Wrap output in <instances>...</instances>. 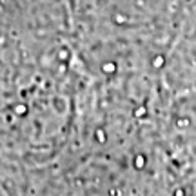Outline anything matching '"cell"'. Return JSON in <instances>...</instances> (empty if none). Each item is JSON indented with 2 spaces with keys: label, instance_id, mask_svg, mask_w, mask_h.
<instances>
[{
  "label": "cell",
  "instance_id": "cell-1",
  "mask_svg": "<svg viewBox=\"0 0 196 196\" xmlns=\"http://www.w3.org/2000/svg\"><path fill=\"white\" fill-rule=\"evenodd\" d=\"M167 124L171 125L174 144L185 154L196 158V93L178 95L176 102L169 107Z\"/></svg>",
  "mask_w": 196,
  "mask_h": 196
}]
</instances>
